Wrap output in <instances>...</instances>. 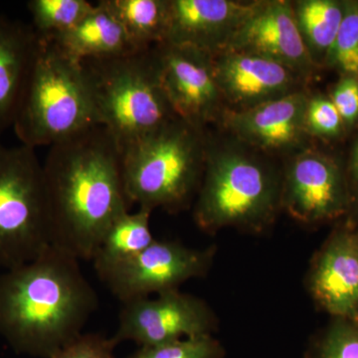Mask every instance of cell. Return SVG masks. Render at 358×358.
Listing matches in <instances>:
<instances>
[{
	"instance_id": "e0dca14e",
	"label": "cell",
	"mask_w": 358,
	"mask_h": 358,
	"mask_svg": "<svg viewBox=\"0 0 358 358\" xmlns=\"http://www.w3.org/2000/svg\"><path fill=\"white\" fill-rule=\"evenodd\" d=\"M38 44L31 24L0 14V136L13 126Z\"/></svg>"
},
{
	"instance_id": "83f0119b",
	"label": "cell",
	"mask_w": 358,
	"mask_h": 358,
	"mask_svg": "<svg viewBox=\"0 0 358 358\" xmlns=\"http://www.w3.org/2000/svg\"><path fill=\"white\" fill-rule=\"evenodd\" d=\"M329 99L341 115L343 124L350 127L358 121V78L343 76Z\"/></svg>"
},
{
	"instance_id": "cb8c5ba5",
	"label": "cell",
	"mask_w": 358,
	"mask_h": 358,
	"mask_svg": "<svg viewBox=\"0 0 358 358\" xmlns=\"http://www.w3.org/2000/svg\"><path fill=\"white\" fill-rule=\"evenodd\" d=\"M222 345L212 336L179 339L138 348L127 358H223Z\"/></svg>"
},
{
	"instance_id": "f546056e",
	"label": "cell",
	"mask_w": 358,
	"mask_h": 358,
	"mask_svg": "<svg viewBox=\"0 0 358 358\" xmlns=\"http://www.w3.org/2000/svg\"><path fill=\"white\" fill-rule=\"evenodd\" d=\"M352 208H355V220H353L352 222L355 223V225L358 228V194L357 199H352V208H350V210H352Z\"/></svg>"
},
{
	"instance_id": "30bf717a",
	"label": "cell",
	"mask_w": 358,
	"mask_h": 358,
	"mask_svg": "<svg viewBox=\"0 0 358 358\" xmlns=\"http://www.w3.org/2000/svg\"><path fill=\"white\" fill-rule=\"evenodd\" d=\"M294 155L282 173V210L305 225L329 222L350 212L352 197L338 164L313 148Z\"/></svg>"
},
{
	"instance_id": "7402d4cb",
	"label": "cell",
	"mask_w": 358,
	"mask_h": 358,
	"mask_svg": "<svg viewBox=\"0 0 358 358\" xmlns=\"http://www.w3.org/2000/svg\"><path fill=\"white\" fill-rule=\"evenodd\" d=\"M95 4L86 0H31L27 8L32 28L41 39L52 40L77 25Z\"/></svg>"
},
{
	"instance_id": "5b68a950",
	"label": "cell",
	"mask_w": 358,
	"mask_h": 358,
	"mask_svg": "<svg viewBox=\"0 0 358 358\" xmlns=\"http://www.w3.org/2000/svg\"><path fill=\"white\" fill-rule=\"evenodd\" d=\"M96 124L82 62L39 38L13 122L21 145L51 147Z\"/></svg>"
},
{
	"instance_id": "d6986e66",
	"label": "cell",
	"mask_w": 358,
	"mask_h": 358,
	"mask_svg": "<svg viewBox=\"0 0 358 358\" xmlns=\"http://www.w3.org/2000/svg\"><path fill=\"white\" fill-rule=\"evenodd\" d=\"M150 214L145 208L134 213L128 211L110 224L92 259L98 277L134 258L155 241Z\"/></svg>"
},
{
	"instance_id": "2e32d148",
	"label": "cell",
	"mask_w": 358,
	"mask_h": 358,
	"mask_svg": "<svg viewBox=\"0 0 358 358\" xmlns=\"http://www.w3.org/2000/svg\"><path fill=\"white\" fill-rule=\"evenodd\" d=\"M213 64L228 110L251 109L301 90V77L294 71L254 54L221 52L213 56Z\"/></svg>"
},
{
	"instance_id": "4fadbf2b",
	"label": "cell",
	"mask_w": 358,
	"mask_h": 358,
	"mask_svg": "<svg viewBox=\"0 0 358 358\" xmlns=\"http://www.w3.org/2000/svg\"><path fill=\"white\" fill-rule=\"evenodd\" d=\"M308 289L333 317L358 320V228L348 221L333 231L313 259Z\"/></svg>"
},
{
	"instance_id": "4316f807",
	"label": "cell",
	"mask_w": 358,
	"mask_h": 358,
	"mask_svg": "<svg viewBox=\"0 0 358 358\" xmlns=\"http://www.w3.org/2000/svg\"><path fill=\"white\" fill-rule=\"evenodd\" d=\"M114 338L100 334H82L51 358H115Z\"/></svg>"
},
{
	"instance_id": "d4e9b609",
	"label": "cell",
	"mask_w": 358,
	"mask_h": 358,
	"mask_svg": "<svg viewBox=\"0 0 358 358\" xmlns=\"http://www.w3.org/2000/svg\"><path fill=\"white\" fill-rule=\"evenodd\" d=\"M313 358H358V320L334 317L320 336Z\"/></svg>"
},
{
	"instance_id": "9c48e42d",
	"label": "cell",
	"mask_w": 358,
	"mask_h": 358,
	"mask_svg": "<svg viewBox=\"0 0 358 358\" xmlns=\"http://www.w3.org/2000/svg\"><path fill=\"white\" fill-rule=\"evenodd\" d=\"M215 247L188 248L176 241L155 240L134 258L100 275L122 303L178 289L210 270Z\"/></svg>"
},
{
	"instance_id": "3957f363",
	"label": "cell",
	"mask_w": 358,
	"mask_h": 358,
	"mask_svg": "<svg viewBox=\"0 0 358 358\" xmlns=\"http://www.w3.org/2000/svg\"><path fill=\"white\" fill-rule=\"evenodd\" d=\"M282 173L261 157L236 147L207 141L203 176L193 218L200 230L215 234L232 227L261 234L282 210Z\"/></svg>"
},
{
	"instance_id": "52a82bcc",
	"label": "cell",
	"mask_w": 358,
	"mask_h": 358,
	"mask_svg": "<svg viewBox=\"0 0 358 358\" xmlns=\"http://www.w3.org/2000/svg\"><path fill=\"white\" fill-rule=\"evenodd\" d=\"M51 245L43 166L34 148L0 143V268L30 262Z\"/></svg>"
},
{
	"instance_id": "ac0fdd59",
	"label": "cell",
	"mask_w": 358,
	"mask_h": 358,
	"mask_svg": "<svg viewBox=\"0 0 358 358\" xmlns=\"http://www.w3.org/2000/svg\"><path fill=\"white\" fill-rule=\"evenodd\" d=\"M71 58L83 62L128 55L141 51L129 38L122 23L101 0L69 31L52 39Z\"/></svg>"
},
{
	"instance_id": "5bb4252c",
	"label": "cell",
	"mask_w": 358,
	"mask_h": 358,
	"mask_svg": "<svg viewBox=\"0 0 358 358\" xmlns=\"http://www.w3.org/2000/svg\"><path fill=\"white\" fill-rule=\"evenodd\" d=\"M224 51L270 59L301 78L310 76L315 67L299 31L293 4L287 0L260 1Z\"/></svg>"
},
{
	"instance_id": "7a4b0ae2",
	"label": "cell",
	"mask_w": 358,
	"mask_h": 358,
	"mask_svg": "<svg viewBox=\"0 0 358 358\" xmlns=\"http://www.w3.org/2000/svg\"><path fill=\"white\" fill-rule=\"evenodd\" d=\"M98 307L80 260L54 245L0 275V336L18 353L51 358L83 334Z\"/></svg>"
},
{
	"instance_id": "44dd1931",
	"label": "cell",
	"mask_w": 358,
	"mask_h": 358,
	"mask_svg": "<svg viewBox=\"0 0 358 358\" xmlns=\"http://www.w3.org/2000/svg\"><path fill=\"white\" fill-rule=\"evenodd\" d=\"M131 43L147 50L164 43L169 23V0H105Z\"/></svg>"
},
{
	"instance_id": "8992f818",
	"label": "cell",
	"mask_w": 358,
	"mask_h": 358,
	"mask_svg": "<svg viewBox=\"0 0 358 358\" xmlns=\"http://www.w3.org/2000/svg\"><path fill=\"white\" fill-rule=\"evenodd\" d=\"M204 131L178 117L122 152L129 203L152 211L185 210L196 199L206 157Z\"/></svg>"
},
{
	"instance_id": "f1b7e54d",
	"label": "cell",
	"mask_w": 358,
	"mask_h": 358,
	"mask_svg": "<svg viewBox=\"0 0 358 358\" xmlns=\"http://www.w3.org/2000/svg\"><path fill=\"white\" fill-rule=\"evenodd\" d=\"M350 169H352L353 178L358 183V138L357 143H355V148H353Z\"/></svg>"
},
{
	"instance_id": "7c38bea8",
	"label": "cell",
	"mask_w": 358,
	"mask_h": 358,
	"mask_svg": "<svg viewBox=\"0 0 358 358\" xmlns=\"http://www.w3.org/2000/svg\"><path fill=\"white\" fill-rule=\"evenodd\" d=\"M308 100L301 89L251 109H226L219 122L245 145L268 154H296L307 148Z\"/></svg>"
},
{
	"instance_id": "484cf974",
	"label": "cell",
	"mask_w": 358,
	"mask_h": 358,
	"mask_svg": "<svg viewBox=\"0 0 358 358\" xmlns=\"http://www.w3.org/2000/svg\"><path fill=\"white\" fill-rule=\"evenodd\" d=\"M343 126V119L331 99L308 96L305 110V129L308 136L336 138Z\"/></svg>"
},
{
	"instance_id": "6da1fadb",
	"label": "cell",
	"mask_w": 358,
	"mask_h": 358,
	"mask_svg": "<svg viewBox=\"0 0 358 358\" xmlns=\"http://www.w3.org/2000/svg\"><path fill=\"white\" fill-rule=\"evenodd\" d=\"M52 245L92 261L110 224L129 211L122 155L100 124L51 145L43 164Z\"/></svg>"
},
{
	"instance_id": "ba28073f",
	"label": "cell",
	"mask_w": 358,
	"mask_h": 358,
	"mask_svg": "<svg viewBox=\"0 0 358 358\" xmlns=\"http://www.w3.org/2000/svg\"><path fill=\"white\" fill-rule=\"evenodd\" d=\"M122 303L113 336L117 345L134 341L143 348L212 336L218 326L215 313L203 300L179 289Z\"/></svg>"
},
{
	"instance_id": "9a60e30c",
	"label": "cell",
	"mask_w": 358,
	"mask_h": 358,
	"mask_svg": "<svg viewBox=\"0 0 358 358\" xmlns=\"http://www.w3.org/2000/svg\"><path fill=\"white\" fill-rule=\"evenodd\" d=\"M169 30L164 43L215 56L225 50L260 1L169 0Z\"/></svg>"
},
{
	"instance_id": "ffe728a7",
	"label": "cell",
	"mask_w": 358,
	"mask_h": 358,
	"mask_svg": "<svg viewBox=\"0 0 358 358\" xmlns=\"http://www.w3.org/2000/svg\"><path fill=\"white\" fill-rule=\"evenodd\" d=\"M294 20L313 62L326 61L345 15V3L334 0L292 2Z\"/></svg>"
},
{
	"instance_id": "603a6c76",
	"label": "cell",
	"mask_w": 358,
	"mask_h": 358,
	"mask_svg": "<svg viewBox=\"0 0 358 358\" xmlns=\"http://www.w3.org/2000/svg\"><path fill=\"white\" fill-rule=\"evenodd\" d=\"M324 62L338 70L343 76L358 78V3L357 2H345L343 22Z\"/></svg>"
},
{
	"instance_id": "8fae6325",
	"label": "cell",
	"mask_w": 358,
	"mask_h": 358,
	"mask_svg": "<svg viewBox=\"0 0 358 358\" xmlns=\"http://www.w3.org/2000/svg\"><path fill=\"white\" fill-rule=\"evenodd\" d=\"M155 49L160 82L174 115L201 131L220 121L225 102L216 81L213 56L169 43Z\"/></svg>"
},
{
	"instance_id": "277c9868",
	"label": "cell",
	"mask_w": 358,
	"mask_h": 358,
	"mask_svg": "<svg viewBox=\"0 0 358 358\" xmlns=\"http://www.w3.org/2000/svg\"><path fill=\"white\" fill-rule=\"evenodd\" d=\"M96 122L122 152L176 119L160 82L155 47L82 62Z\"/></svg>"
}]
</instances>
